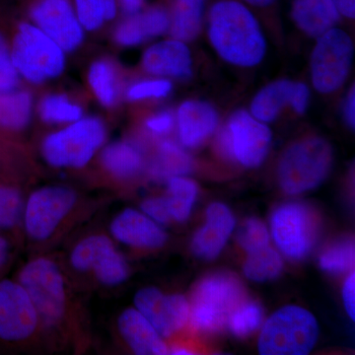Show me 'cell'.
Here are the masks:
<instances>
[{"instance_id": "cell-1", "label": "cell", "mask_w": 355, "mask_h": 355, "mask_svg": "<svg viewBox=\"0 0 355 355\" xmlns=\"http://www.w3.org/2000/svg\"><path fill=\"white\" fill-rule=\"evenodd\" d=\"M209 38L229 64L252 67L263 62L266 43L254 14L234 0H222L211 7Z\"/></svg>"}, {"instance_id": "cell-2", "label": "cell", "mask_w": 355, "mask_h": 355, "mask_svg": "<svg viewBox=\"0 0 355 355\" xmlns=\"http://www.w3.org/2000/svg\"><path fill=\"white\" fill-rule=\"evenodd\" d=\"M245 293L241 280L233 273L218 272L203 277L191 293L189 318L191 328L202 334L219 333L246 299Z\"/></svg>"}, {"instance_id": "cell-3", "label": "cell", "mask_w": 355, "mask_h": 355, "mask_svg": "<svg viewBox=\"0 0 355 355\" xmlns=\"http://www.w3.org/2000/svg\"><path fill=\"white\" fill-rule=\"evenodd\" d=\"M106 123L99 116H83L49 133L41 144V153L46 164L58 169L86 167L106 142Z\"/></svg>"}, {"instance_id": "cell-4", "label": "cell", "mask_w": 355, "mask_h": 355, "mask_svg": "<svg viewBox=\"0 0 355 355\" xmlns=\"http://www.w3.org/2000/svg\"><path fill=\"white\" fill-rule=\"evenodd\" d=\"M17 282L29 294L41 327L60 328L69 306L67 282L60 266L46 257L33 259L21 268Z\"/></svg>"}, {"instance_id": "cell-5", "label": "cell", "mask_w": 355, "mask_h": 355, "mask_svg": "<svg viewBox=\"0 0 355 355\" xmlns=\"http://www.w3.org/2000/svg\"><path fill=\"white\" fill-rule=\"evenodd\" d=\"M10 51L21 78L30 83L43 84L57 78L67 67V53L33 23L18 25Z\"/></svg>"}, {"instance_id": "cell-6", "label": "cell", "mask_w": 355, "mask_h": 355, "mask_svg": "<svg viewBox=\"0 0 355 355\" xmlns=\"http://www.w3.org/2000/svg\"><path fill=\"white\" fill-rule=\"evenodd\" d=\"M333 148L320 137H309L292 144L282 154L277 169L282 190L295 196L314 190L330 174Z\"/></svg>"}, {"instance_id": "cell-7", "label": "cell", "mask_w": 355, "mask_h": 355, "mask_svg": "<svg viewBox=\"0 0 355 355\" xmlns=\"http://www.w3.org/2000/svg\"><path fill=\"white\" fill-rule=\"evenodd\" d=\"M319 338V324L312 313L286 306L266 320L259 338L263 355H305L314 349Z\"/></svg>"}, {"instance_id": "cell-8", "label": "cell", "mask_w": 355, "mask_h": 355, "mask_svg": "<svg viewBox=\"0 0 355 355\" xmlns=\"http://www.w3.org/2000/svg\"><path fill=\"white\" fill-rule=\"evenodd\" d=\"M321 227L319 214L304 202L282 203L270 217L273 241L292 261H303L312 253L319 241Z\"/></svg>"}, {"instance_id": "cell-9", "label": "cell", "mask_w": 355, "mask_h": 355, "mask_svg": "<svg viewBox=\"0 0 355 355\" xmlns=\"http://www.w3.org/2000/svg\"><path fill=\"white\" fill-rule=\"evenodd\" d=\"M76 202V191L67 186L53 184L33 191L25 202L22 218L28 238L35 242L50 239Z\"/></svg>"}, {"instance_id": "cell-10", "label": "cell", "mask_w": 355, "mask_h": 355, "mask_svg": "<svg viewBox=\"0 0 355 355\" xmlns=\"http://www.w3.org/2000/svg\"><path fill=\"white\" fill-rule=\"evenodd\" d=\"M272 135L268 125L244 110L231 116L219 135L218 148L225 157L234 159L247 168L263 164L272 144Z\"/></svg>"}, {"instance_id": "cell-11", "label": "cell", "mask_w": 355, "mask_h": 355, "mask_svg": "<svg viewBox=\"0 0 355 355\" xmlns=\"http://www.w3.org/2000/svg\"><path fill=\"white\" fill-rule=\"evenodd\" d=\"M354 42L347 32L331 28L319 37L311 57V78L319 92H335L347 80L352 60Z\"/></svg>"}, {"instance_id": "cell-12", "label": "cell", "mask_w": 355, "mask_h": 355, "mask_svg": "<svg viewBox=\"0 0 355 355\" xmlns=\"http://www.w3.org/2000/svg\"><path fill=\"white\" fill-rule=\"evenodd\" d=\"M41 327L29 294L17 280H0V342L23 343Z\"/></svg>"}, {"instance_id": "cell-13", "label": "cell", "mask_w": 355, "mask_h": 355, "mask_svg": "<svg viewBox=\"0 0 355 355\" xmlns=\"http://www.w3.org/2000/svg\"><path fill=\"white\" fill-rule=\"evenodd\" d=\"M35 26L48 35L65 53L78 50L85 39V29L70 0H35L29 10Z\"/></svg>"}, {"instance_id": "cell-14", "label": "cell", "mask_w": 355, "mask_h": 355, "mask_svg": "<svg viewBox=\"0 0 355 355\" xmlns=\"http://www.w3.org/2000/svg\"><path fill=\"white\" fill-rule=\"evenodd\" d=\"M133 303L163 338L183 330L190 318L188 299L182 294H165L156 287L140 289Z\"/></svg>"}, {"instance_id": "cell-15", "label": "cell", "mask_w": 355, "mask_h": 355, "mask_svg": "<svg viewBox=\"0 0 355 355\" xmlns=\"http://www.w3.org/2000/svg\"><path fill=\"white\" fill-rule=\"evenodd\" d=\"M110 232L114 240L135 249H159L168 240L162 225L141 210L133 209H125L116 214L110 224Z\"/></svg>"}, {"instance_id": "cell-16", "label": "cell", "mask_w": 355, "mask_h": 355, "mask_svg": "<svg viewBox=\"0 0 355 355\" xmlns=\"http://www.w3.org/2000/svg\"><path fill=\"white\" fill-rule=\"evenodd\" d=\"M235 227V217L221 202L211 203L205 212V223L191 239V249L198 258L211 261L220 254Z\"/></svg>"}, {"instance_id": "cell-17", "label": "cell", "mask_w": 355, "mask_h": 355, "mask_svg": "<svg viewBox=\"0 0 355 355\" xmlns=\"http://www.w3.org/2000/svg\"><path fill=\"white\" fill-rule=\"evenodd\" d=\"M144 69L153 76L188 78L193 74V58L184 42L165 40L149 46L142 55Z\"/></svg>"}, {"instance_id": "cell-18", "label": "cell", "mask_w": 355, "mask_h": 355, "mask_svg": "<svg viewBox=\"0 0 355 355\" xmlns=\"http://www.w3.org/2000/svg\"><path fill=\"white\" fill-rule=\"evenodd\" d=\"M170 16L162 7H151L147 10L128 15L113 32L114 43L123 48H132L162 36L169 30Z\"/></svg>"}, {"instance_id": "cell-19", "label": "cell", "mask_w": 355, "mask_h": 355, "mask_svg": "<svg viewBox=\"0 0 355 355\" xmlns=\"http://www.w3.org/2000/svg\"><path fill=\"white\" fill-rule=\"evenodd\" d=\"M118 330L128 347L139 355L169 354L164 338L139 310L128 308L118 318Z\"/></svg>"}, {"instance_id": "cell-20", "label": "cell", "mask_w": 355, "mask_h": 355, "mask_svg": "<svg viewBox=\"0 0 355 355\" xmlns=\"http://www.w3.org/2000/svg\"><path fill=\"white\" fill-rule=\"evenodd\" d=\"M177 121L182 144L189 148H196L216 132L218 114L209 103L191 100L180 106Z\"/></svg>"}, {"instance_id": "cell-21", "label": "cell", "mask_w": 355, "mask_h": 355, "mask_svg": "<svg viewBox=\"0 0 355 355\" xmlns=\"http://www.w3.org/2000/svg\"><path fill=\"white\" fill-rule=\"evenodd\" d=\"M291 15L299 29L314 38L334 28L340 18L331 0H294Z\"/></svg>"}, {"instance_id": "cell-22", "label": "cell", "mask_w": 355, "mask_h": 355, "mask_svg": "<svg viewBox=\"0 0 355 355\" xmlns=\"http://www.w3.org/2000/svg\"><path fill=\"white\" fill-rule=\"evenodd\" d=\"M100 162L110 176L119 180H128L141 171L144 166V156L137 144L120 140L103 146Z\"/></svg>"}, {"instance_id": "cell-23", "label": "cell", "mask_w": 355, "mask_h": 355, "mask_svg": "<svg viewBox=\"0 0 355 355\" xmlns=\"http://www.w3.org/2000/svg\"><path fill=\"white\" fill-rule=\"evenodd\" d=\"M87 81L97 101L105 108H113L121 96V76L118 67L108 58H98L89 67Z\"/></svg>"}, {"instance_id": "cell-24", "label": "cell", "mask_w": 355, "mask_h": 355, "mask_svg": "<svg viewBox=\"0 0 355 355\" xmlns=\"http://www.w3.org/2000/svg\"><path fill=\"white\" fill-rule=\"evenodd\" d=\"M297 83L287 79L277 80L266 85L254 98L252 114L263 123H270L279 116L286 104H293Z\"/></svg>"}, {"instance_id": "cell-25", "label": "cell", "mask_w": 355, "mask_h": 355, "mask_svg": "<svg viewBox=\"0 0 355 355\" xmlns=\"http://www.w3.org/2000/svg\"><path fill=\"white\" fill-rule=\"evenodd\" d=\"M34 111L32 93L14 89L0 93V130L19 132L29 125Z\"/></svg>"}, {"instance_id": "cell-26", "label": "cell", "mask_w": 355, "mask_h": 355, "mask_svg": "<svg viewBox=\"0 0 355 355\" xmlns=\"http://www.w3.org/2000/svg\"><path fill=\"white\" fill-rule=\"evenodd\" d=\"M205 0H176L170 18V34L182 42L195 40L202 29Z\"/></svg>"}, {"instance_id": "cell-27", "label": "cell", "mask_w": 355, "mask_h": 355, "mask_svg": "<svg viewBox=\"0 0 355 355\" xmlns=\"http://www.w3.org/2000/svg\"><path fill=\"white\" fill-rule=\"evenodd\" d=\"M198 195V187L184 176L169 178L164 196L172 220L184 222L190 217Z\"/></svg>"}, {"instance_id": "cell-28", "label": "cell", "mask_w": 355, "mask_h": 355, "mask_svg": "<svg viewBox=\"0 0 355 355\" xmlns=\"http://www.w3.org/2000/svg\"><path fill=\"white\" fill-rule=\"evenodd\" d=\"M38 114L49 125H69L84 116L83 107L67 94L53 93L42 98Z\"/></svg>"}, {"instance_id": "cell-29", "label": "cell", "mask_w": 355, "mask_h": 355, "mask_svg": "<svg viewBox=\"0 0 355 355\" xmlns=\"http://www.w3.org/2000/svg\"><path fill=\"white\" fill-rule=\"evenodd\" d=\"M193 166V159L181 146L171 140H163L158 146L153 173L155 177L169 179L189 174Z\"/></svg>"}, {"instance_id": "cell-30", "label": "cell", "mask_w": 355, "mask_h": 355, "mask_svg": "<svg viewBox=\"0 0 355 355\" xmlns=\"http://www.w3.org/2000/svg\"><path fill=\"white\" fill-rule=\"evenodd\" d=\"M284 268V261L272 247L268 246L248 254L244 263V275L248 279L266 282L277 279Z\"/></svg>"}, {"instance_id": "cell-31", "label": "cell", "mask_w": 355, "mask_h": 355, "mask_svg": "<svg viewBox=\"0 0 355 355\" xmlns=\"http://www.w3.org/2000/svg\"><path fill=\"white\" fill-rule=\"evenodd\" d=\"M91 272L103 286L114 287L127 282L130 268L123 254L113 246L97 259Z\"/></svg>"}, {"instance_id": "cell-32", "label": "cell", "mask_w": 355, "mask_h": 355, "mask_svg": "<svg viewBox=\"0 0 355 355\" xmlns=\"http://www.w3.org/2000/svg\"><path fill=\"white\" fill-rule=\"evenodd\" d=\"M78 19L86 32H95L116 18V0H73Z\"/></svg>"}, {"instance_id": "cell-33", "label": "cell", "mask_w": 355, "mask_h": 355, "mask_svg": "<svg viewBox=\"0 0 355 355\" xmlns=\"http://www.w3.org/2000/svg\"><path fill=\"white\" fill-rule=\"evenodd\" d=\"M113 239L105 234H92L80 240L69 256L70 266L76 272H90L100 254L114 246Z\"/></svg>"}, {"instance_id": "cell-34", "label": "cell", "mask_w": 355, "mask_h": 355, "mask_svg": "<svg viewBox=\"0 0 355 355\" xmlns=\"http://www.w3.org/2000/svg\"><path fill=\"white\" fill-rule=\"evenodd\" d=\"M354 241L352 238H342L334 242L322 252L319 266L331 275H343L352 272L354 266Z\"/></svg>"}, {"instance_id": "cell-35", "label": "cell", "mask_w": 355, "mask_h": 355, "mask_svg": "<svg viewBox=\"0 0 355 355\" xmlns=\"http://www.w3.org/2000/svg\"><path fill=\"white\" fill-rule=\"evenodd\" d=\"M263 321V309L257 301L246 300L232 313L227 327L237 338H245L260 329Z\"/></svg>"}, {"instance_id": "cell-36", "label": "cell", "mask_w": 355, "mask_h": 355, "mask_svg": "<svg viewBox=\"0 0 355 355\" xmlns=\"http://www.w3.org/2000/svg\"><path fill=\"white\" fill-rule=\"evenodd\" d=\"M24 198L19 189L0 184V229L17 227L23 218Z\"/></svg>"}, {"instance_id": "cell-37", "label": "cell", "mask_w": 355, "mask_h": 355, "mask_svg": "<svg viewBox=\"0 0 355 355\" xmlns=\"http://www.w3.org/2000/svg\"><path fill=\"white\" fill-rule=\"evenodd\" d=\"M237 242L248 254L270 246L268 228L260 219L248 218L238 230Z\"/></svg>"}, {"instance_id": "cell-38", "label": "cell", "mask_w": 355, "mask_h": 355, "mask_svg": "<svg viewBox=\"0 0 355 355\" xmlns=\"http://www.w3.org/2000/svg\"><path fill=\"white\" fill-rule=\"evenodd\" d=\"M173 84L166 78L150 79L132 84L125 90L128 101H144L147 99H161L171 93Z\"/></svg>"}, {"instance_id": "cell-39", "label": "cell", "mask_w": 355, "mask_h": 355, "mask_svg": "<svg viewBox=\"0 0 355 355\" xmlns=\"http://www.w3.org/2000/svg\"><path fill=\"white\" fill-rule=\"evenodd\" d=\"M21 77L11 58L10 46L0 33V93L17 89Z\"/></svg>"}, {"instance_id": "cell-40", "label": "cell", "mask_w": 355, "mask_h": 355, "mask_svg": "<svg viewBox=\"0 0 355 355\" xmlns=\"http://www.w3.org/2000/svg\"><path fill=\"white\" fill-rule=\"evenodd\" d=\"M140 210L160 225H166L172 220L164 197L146 198L140 203Z\"/></svg>"}, {"instance_id": "cell-41", "label": "cell", "mask_w": 355, "mask_h": 355, "mask_svg": "<svg viewBox=\"0 0 355 355\" xmlns=\"http://www.w3.org/2000/svg\"><path fill=\"white\" fill-rule=\"evenodd\" d=\"M146 125L149 132L154 135H162L171 132L174 125V118L169 112H161L150 116L146 121Z\"/></svg>"}, {"instance_id": "cell-42", "label": "cell", "mask_w": 355, "mask_h": 355, "mask_svg": "<svg viewBox=\"0 0 355 355\" xmlns=\"http://www.w3.org/2000/svg\"><path fill=\"white\" fill-rule=\"evenodd\" d=\"M343 300L350 319H355V275L350 272L343 286Z\"/></svg>"}, {"instance_id": "cell-43", "label": "cell", "mask_w": 355, "mask_h": 355, "mask_svg": "<svg viewBox=\"0 0 355 355\" xmlns=\"http://www.w3.org/2000/svg\"><path fill=\"white\" fill-rule=\"evenodd\" d=\"M310 103V90L304 83H297L295 97H294L292 108L297 114H304Z\"/></svg>"}, {"instance_id": "cell-44", "label": "cell", "mask_w": 355, "mask_h": 355, "mask_svg": "<svg viewBox=\"0 0 355 355\" xmlns=\"http://www.w3.org/2000/svg\"><path fill=\"white\" fill-rule=\"evenodd\" d=\"M354 101V86H352V88H350L349 95H347V100H345V120H347V123H349V127L352 128H354L355 125Z\"/></svg>"}, {"instance_id": "cell-45", "label": "cell", "mask_w": 355, "mask_h": 355, "mask_svg": "<svg viewBox=\"0 0 355 355\" xmlns=\"http://www.w3.org/2000/svg\"><path fill=\"white\" fill-rule=\"evenodd\" d=\"M340 15L354 19L355 17V0H331Z\"/></svg>"}, {"instance_id": "cell-46", "label": "cell", "mask_w": 355, "mask_h": 355, "mask_svg": "<svg viewBox=\"0 0 355 355\" xmlns=\"http://www.w3.org/2000/svg\"><path fill=\"white\" fill-rule=\"evenodd\" d=\"M119 1L123 12L127 15L139 12L144 3V0H119Z\"/></svg>"}, {"instance_id": "cell-47", "label": "cell", "mask_w": 355, "mask_h": 355, "mask_svg": "<svg viewBox=\"0 0 355 355\" xmlns=\"http://www.w3.org/2000/svg\"><path fill=\"white\" fill-rule=\"evenodd\" d=\"M9 256H10V243L6 237L0 235V270L6 265Z\"/></svg>"}, {"instance_id": "cell-48", "label": "cell", "mask_w": 355, "mask_h": 355, "mask_svg": "<svg viewBox=\"0 0 355 355\" xmlns=\"http://www.w3.org/2000/svg\"><path fill=\"white\" fill-rule=\"evenodd\" d=\"M245 1L253 6L268 7L272 6L275 0H245Z\"/></svg>"}, {"instance_id": "cell-49", "label": "cell", "mask_w": 355, "mask_h": 355, "mask_svg": "<svg viewBox=\"0 0 355 355\" xmlns=\"http://www.w3.org/2000/svg\"><path fill=\"white\" fill-rule=\"evenodd\" d=\"M169 354L176 355H189L193 354V352L191 349H187L184 347H175L173 349H169Z\"/></svg>"}]
</instances>
